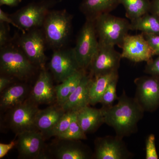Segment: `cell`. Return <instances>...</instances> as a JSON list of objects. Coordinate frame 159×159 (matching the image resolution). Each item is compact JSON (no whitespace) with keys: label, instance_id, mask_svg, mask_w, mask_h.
I'll list each match as a JSON object with an SVG mask.
<instances>
[{"label":"cell","instance_id":"277c9868","mask_svg":"<svg viewBox=\"0 0 159 159\" xmlns=\"http://www.w3.org/2000/svg\"><path fill=\"white\" fill-rule=\"evenodd\" d=\"M94 19L87 18L81 29L76 45L73 49L80 68L86 71L90 65L99 46Z\"/></svg>","mask_w":159,"mask_h":159},{"label":"cell","instance_id":"83f0119b","mask_svg":"<svg viewBox=\"0 0 159 159\" xmlns=\"http://www.w3.org/2000/svg\"><path fill=\"white\" fill-rule=\"evenodd\" d=\"M119 77L116 78L110 84L102 95L100 103L102 107H107L113 105L114 102L118 99L117 95V84Z\"/></svg>","mask_w":159,"mask_h":159},{"label":"cell","instance_id":"4dcf8cb0","mask_svg":"<svg viewBox=\"0 0 159 159\" xmlns=\"http://www.w3.org/2000/svg\"><path fill=\"white\" fill-rule=\"evenodd\" d=\"M155 55H159V34H143Z\"/></svg>","mask_w":159,"mask_h":159},{"label":"cell","instance_id":"44dd1931","mask_svg":"<svg viewBox=\"0 0 159 159\" xmlns=\"http://www.w3.org/2000/svg\"><path fill=\"white\" fill-rule=\"evenodd\" d=\"M119 5V0H83L80 9L87 18L94 19L100 15L110 13Z\"/></svg>","mask_w":159,"mask_h":159},{"label":"cell","instance_id":"f1b7e54d","mask_svg":"<svg viewBox=\"0 0 159 159\" xmlns=\"http://www.w3.org/2000/svg\"><path fill=\"white\" fill-rule=\"evenodd\" d=\"M155 142V136L153 134H150L146 139L145 142V159H158Z\"/></svg>","mask_w":159,"mask_h":159},{"label":"cell","instance_id":"f546056e","mask_svg":"<svg viewBox=\"0 0 159 159\" xmlns=\"http://www.w3.org/2000/svg\"><path fill=\"white\" fill-rule=\"evenodd\" d=\"M145 72L152 76L159 77V55L155 59H152L147 62Z\"/></svg>","mask_w":159,"mask_h":159},{"label":"cell","instance_id":"30bf717a","mask_svg":"<svg viewBox=\"0 0 159 159\" xmlns=\"http://www.w3.org/2000/svg\"><path fill=\"white\" fill-rule=\"evenodd\" d=\"M123 138L116 135L99 137L95 141L94 157L97 159H127L132 154L127 149Z\"/></svg>","mask_w":159,"mask_h":159},{"label":"cell","instance_id":"7402d4cb","mask_svg":"<svg viewBox=\"0 0 159 159\" xmlns=\"http://www.w3.org/2000/svg\"><path fill=\"white\" fill-rule=\"evenodd\" d=\"M119 77V72H114L94 77L90 87V105L100 103L104 92L110 84Z\"/></svg>","mask_w":159,"mask_h":159},{"label":"cell","instance_id":"3957f363","mask_svg":"<svg viewBox=\"0 0 159 159\" xmlns=\"http://www.w3.org/2000/svg\"><path fill=\"white\" fill-rule=\"evenodd\" d=\"M71 22L72 16L66 10L49 11L43 24L46 41L55 48H61L70 33Z\"/></svg>","mask_w":159,"mask_h":159},{"label":"cell","instance_id":"4fadbf2b","mask_svg":"<svg viewBox=\"0 0 159 159\" xmlns=\"http://www.w3.org/2000/svg\"><path fill=\"white\" fill-rule=\"evenodd\" d=\"M49 67L55 80L61 83L81 70L73 49L54 51L49 63Z\"/></svg>","mask_w":159,"mask_h":159},{"label":"cell","instance_id":"ac0fdd59","mask_svg":"<svg viewBox=\"0 0 159 159\" xmlns=\"http://www.w3.org/2000/svg\"><path fill=\"white\" fill-rule=\"evenodd\" d=\"M93 78L86 73L77 89L61 106L65 111H78L90 105V87Z\"/></svg>","mask_w":159,"mask_h":159},{"label":"cell","instance_id":"5bb4252c","mask_svg":"<svg viewBox=\"0 0 159 159\" xmlns=\"http://www.w3.org/2000/svg\"><path fill=\"white\" fill-rule=\"evenodd\" d=\"M121 48L122 58H126L134 62H147L155 56L153 51L142 33L135 35L128 34L124 39Z\"/></svg>","mask_w":159,"mask_h":159},{"label":"cell","instance_id":"836d02e7","mask_svg":"<svg viewBox=\"0 0 159 159\" xmlns=\"http://www.w3.org/2000/svg\"><path fill=\"white\" fill-rule=\"evenodd\" d=\"M8 32L4 22L0 23V46L1 48L6 44L8 40Z\"/></svg>","mask_w":159,"mask_h":159},{"label":"cell","instance_id":"4316f807","mask_svg":"<svg viewBox=\"0 0 159 159\" xmlns=\"http://www.w3.org/2000/svg\"><path fill=\"white\" fill-rule=\"evenodd\" d=\"M57 138L70 140H81L87 139L86 134L78 123L77 116L71 122L67 130Z\"/></svg>","mask_w":159,"mask_h":159},{"label":"cell","instance_id":"603a6c76","mask_svg":"<svg viewBox=\"0 0 159 159\" xmlns=\"http://www.w3.org/2000/svg\"><path fill=\"white\" fill-rule=\"evenodd\" d=\"M86 73L84 70H79L55 87L57 104L61 106L66 101L79 85Z\"/></svg>","mask_w":159,"mask_h":159},{"label":"cell","instance_id":"e0dca14e","mask_svg":"<svg viewBox=\"0 0 159 159\" xmlns=\"http://www.w3.org/2000/svg\"><path fill=\"white\" fill-rule=\"evenodd\" d=\"M65 112L62 107L57 104L44 109L39 110L35 117V129L42 133L45 138L48 137L51 131Z\"/></svg>","mask_w":159,"mask_h":159},{"label":"cell","instance_id":"7c38bea8","mask_svg":"<svg viewBox=\"0 0 159 159\" xmlns=\"http://www.w3.org/2000/svg\"><path fill=\"white\" fill-rule=\"evenodd\" d=\"M45 38L37 30L25 33L20 38L19 45L23 53L34 65L44 69L46 61L45 54Z\"/></svg>","mask_w":159,"mask_h":159},{"label":"cell","instance_id":"8992f818","mask_svg":"<svg viewBox=\"0 0 159 159\" xmlns=\"http://www.w3.org/2000/svg\"><path fill=\"white\" fill-rule=\"evenodd\" d=\"M121 53L115 49V46L99 42L97 52L89 69V75L94 77L118 71L122 59Z\"/></svg>","mask_w":159,"mask_h":159},{"label":"cell","instance_id":"cb8c5ba5","mask_svg":"<svg viewBox=\"0 0 159 159\" xmlns=\"http://www.w3.org/2000/svg\"><path fill=\"white\" fill-rule=\"evenodd\" d=\"M130 30L143 34H159V17L150 12L130 20Z\"/></svg>","mask_w":159,"mask_h":159},{"label":"cell","instance_id":"ffe728a7","mask_svg":"<svg viewBox=\"0 0 159 159\" xmlns=\"http://www.w3.org/2000/svg\"><path fill=\"white\" fill-rule=\"evenodd\" d=\"M1 93L0 107L2 110H6L11 109L25 101L28 89L24 84H14L8 87Z\"/></svg>","mask_w":159,"mask_h":159},{"label":"cell","instance_id":"1f68e13d","mask_svg":"<svg viewBox=\"0 0 159 159\" xmlns=\"http://www.w3.org/2000/svg\"><path fill=\"white\" fill-rule=\"evenodd\" d=\"M0 21L1 22H5L8 23V24H10L14 26L16 28H17L19 30H20L21 31H22L23 33L25 34V31L23 30L21 27H20L15 22L14 20L10 18L8 16V15L5 13L4 11L2 10V9H0Z\"/></svg>","mask_w":159,"mask_h":159},{"label":"cell","instance_id":"484cf974","mask_svg":"<svg viewBox=\"0 0 159 159\" xmlns=\"http://www.w3.org/2000/svg\"><path fill=\"white\" fill-rule=\"evenodd\" d=\"M77 111H67L51 131L49 137H58L67 130L71 122L77 116Z\"/></svg>","mask_w":159,"mask_h":159},{"label":"cell","instance_id":"d6a6232c","mask_svg":"<svg viewBox=\"0 0 159 159\" xmlns=\"http://www.w3.org/2000/svg\"><path fill=\"white\" fill-rule=\"evenodd\" d=\"M16 145V142L11 141L9 144H0V158H2L3 157L8 153L9 151L12 149Z\"/></svg>","mask_w":159,"mask_h":159},{"label":"cell","instance_id":"6da1fadb","mask_svg":"<svg viewBox=\"0 0 159 159\" xmlns=\"http://www.w3.org/2000/svg\"><path fill=\"white\" fill-rule=\"evenodd\" d=\"M117 100L116 105L102 108L104 123L113 129L116 135L123 138L136 132L145 111L134 97H128L124 91Z\"/></svg>","mask_w":159,"mask_h":159},{"label":"cell","instance_id":"5b68a950","mask_svg":"<svg viewBox=\"0 0 159 159\" xmlns=\"http://www.w3.org/2000/svg\"><path fill=\"white\" fill-rule=\"evenodd\" d=\"M33 66L23 52L15 48L6 47L1 50V71L6 75L24 79L33 72Z\"/></svg>","mask_w":159,"mask_h":159},{"label":"cell","instance_id":"d590c367","mask_svg":"<svg viewBox=\"0 0 159 159\" xmlns=\"http://www.w3.org/2000/svg\"><path fill=\"white\" fill-rule=\"evenodd\" d=\"M149 12L159 17V0H152L151 1Z\"/></svg>","mask_w":159,"mask_h":159},{"label":"cell","instance_id":"ba28073f","mask_svg":"<svg viewBox=\"0 0 159 159\" xmlns=\"http://www.w3.org/2000/svg\"><path fill=\"white\" fill-rule=\"evenodd\" d=\"M52 1L30 3L16 11L13 19L23 30H31L43 25Z\"/></svg>","mask_w":159,"mask_h":159},{"label":"cell","instance_id":"d4e9b609","mask_svg":"<svg viewBox=\"0 0 159 159\" xmlns=\"http://www.w3.org/2000/svg\"><path fill=\"white\" fill-rule=\"evenodd\" d=\"M124 6L125 16L130 20L142 16L150 11V0H119Z\"/></svg>","mask_w":159,"mask_h":159},{"label":"cell","instance_id":"9a60e30c","mask_svg":"<svg viewBox=\"0 0 159 159\" xmlns=\"http://www.w3.org/2000/svg\"><path fill=\"white\" fill-rule=\"evenodd\" d=\"M31 99L36 104H50L56 99L55 87L52 77L43 69L31 92Z\"/></svg>","mask_w":159,"mask_h":159},{"label":"cell","instance_id":"7a4b0ae2","mask_svg":"<svg viewBox=\"0 0 159 159\" xmlns=\"http://www.w3.org/2000/svg\"><path fill=\"white\" fill-rule=\"evenodd\" d=\"M99 42L122 47L124 39L130 30V22L125 18L104 13L94 19Z\"/></svg>","mask_w":159,"mask_h":159},{"label":"cell","instance_id":"2e32d148","mask_svg":"<svg viewBox=\"0 0 159 159\" xmlns=\"http://www.w3.org/2000/svg\"><path fill=\"white\" fill-rule=\"evenodd\" d=\"M54 147L53 153L58 159H88L92 157L90 151L80 140L60 139Z\"/></svg>","mask_w":159,"mask_h":159},{"label":"cell","instance_id":"8d00e7d4","mask_svg":"<svg viewBox=\"0 0 159 159\" xmlns=\"http://www.w3.org/2000/svg\"><path fill=\"white\" fill-rule=\"evenodd\" d=\"M21 1L22 0H0V5L13 7L18 6Z\"/></svg>","mask_w":159,"mask_h":159},{"label":"cell","instance_id":"e575fe53","mask_svg":"<svg viewBox=\"0 0 159 159\" xmlns=\"http://www.w3.org/2000/svg\"><path fill=\"white\" fill-rule=\"evenodd\" d=\"M11 83V79L9 77L1 76L0 77V92L2 93L9 87Z\"/></svg>","mask_w":159,"mask_h":159},{"label":"cell","instance_id":"8fae6325","mask_svg":"<svg viewBox=\"0 0 159 159\" xmlns=\"http://www.w3.org/2000/svg\"><path fill=\"white\" fill-rule=\"evenodd\" d=\"M45 137L37 129L26 130L18 134L16 147L20 156L26 159H45Z\"/></svg>","mask_w":159,"mask_h":159},{"label":"cell","instance_id":"52a82bcc","mask_svg":"<svg viewBox=\"0 0 159 159\" xmlns=\"http://www.w3.org/2000/svg\"><path fill=\"white\" fill-rule=\"evenodd\" d=\"M134 98L145 111L152 112L159 106V77L142 76L134 80Z\"/></svg>","mask_w":159,"mask_h":159},{"label":"cell","instance_id":"9c48e42d","mask_svg":"<svg viewBox=\"0 0 159 159\" xmlns=\"http://www.w3.org/2000/svg\"><path fill=\"white\" fill-rule=\"evenodd\" d=\"M39 109L31 99L26 100L10 110L8 123L11 129L17 134L26 130L36 129L35 117Z\"/></svg>","mask_w":159,"mask_h":159},{"label":"cell","instance_id":"d6986e66","mask_svg":"<svg viewBox=\"0 0 159 159\" xmlns=\"http://www.w3.org/2000/svg\"><path fill=\"white\" fill-rule=\"evenodd\" d=\"M77 118L86 134L93 132L104 123L102 108H94L89 106L77 111Z\"/></svg>","mask_w":159,"mask_h":159}]
</instances>
